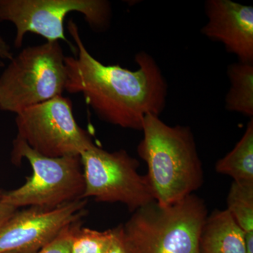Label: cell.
Returning <instances> with one entry per match:
<instances>
[{
	"instance_id": "6da1fadb",
	"label": "cell",
	"mask_w": 253,
	"mask_h": 253,
	"mask_svg": "<svg viewBox=\"0 0 253 253\" xmlns=\"http://www.w3.org/2000/svg\"><path fill=\"white\" fill-rule=\"evenodd\" d=\"M68 30L77 54L65 57V91L81 94L100 120L125 129L141 131L146 116H160L166 109L168 86L151 54L144 51L136 54V71L103 64L86 49L73 19Z\"/></svg>"
},
{
	"instance_id": "7a4b0ae2",
	"label": "cell",
	"mask_w": 253,
	"mask_h": 253,
	"mask_svg": "<svg viewBox=\"0 0 253 253\" xmlns=\"http://www.w3.org/2000/svg\"><path fill=\"white\" fill-rule=\"evenodd\" d=\"M141 131L137 153L147 166L146 176L154 201L163 206L174 204L202 186V162L189 126H169L150 114Z\"/></svg>"
},
{
	"instance_id": "3957f363",
	"label": "cell",
	"mask_w": 253,
	"mask_h": 253,
	"mask_svg": "<svg viewBox=\"0 0 253 253\" xmlns=\"http://www.w3.org/2000/svg\"><path fill=\"white\" fill-rule=\"evenodd\" d=\"M208 215L194 194L167 206L154 201L133 212L123 231L134 253H198Z\"/></svg>"
},
{
	"instance_id": "277c9868",
	"label": "cell",
	"mask_w": 253,
	"mask_h": 253,
	"mask_svg": "<svg viewBox=\"0 0 253 253\" xmlns=\"http://www.w3.org/2000/svg\"><path fill=\"white\" fill-rule=\"evenodd\" d=\"M23 159L31 164L32 175L18 189L0 193V202L17 209L24 206L52 209L83 199L85 186L81 156L46 157L16 136L11 162L18 166Z\"/></svg>"
},
{
	"instance_id": "5b68a950",
	"label": "cell",
	"mask_w": 253,
	"mask_h": 253,
	"mask_svg": "<svg viewBox=\"0 0 253 253\" xmlns=\"http://www.w3.org/2000/svg\"><path fill=\"white\" fill-rule=\"evenodd\" d=\"M65 57L59 42L21 50L0 76V110L16 115L63 95L67 78Z\"/></svg>"
},
{
	"instance_id": "8992f818",
	"label": "cell",
	"mask_w": 253,
	"mask_h": 253,
	"mask_svg": "<svg viewBox=\"0 0 253 253\" xmlns=\"http://www.w3.org/2000/svg\"><path fill=\"white\" fill-rule=\"evenodd\" d=\"M78 12L93 31H106L111 25L112 7L106 0H0V22L16 28L14 46L23 45L28 33L46 42L65 41L75 50L65 35L64 21L70 13Z\"/></svg>"
},
{
	"instance_id": "52a82bcc",
	"label": "cell",
	"mask_w": 253,
	"mask_h": 253,
	"mask_svg": "<svg viewBox=\"0 0 253 253\" xmlns=\"http://www.w3.org/2000/svg\"><path fill=\"white\" fill-rule=\"evenodd\" d=\"M84 179L83 199L121 203L133 212L154 201L139 163L124 149L109 152L93 143L81 154Z\"/></svg>"
},
{
	"instance_id": "ba28073f",
	"label": "cell",
	"mask_w": 253,
	"mask_h": 253,
	"mask_svg": "<svg viewBox=\"0 0 253 253\" xmlns=\"http://www.w3.org/2000/svg\"><path fill=\"white\" fill-rule=\"evenodd\" d=\"M15 122L16 136L46 157L81 156L94 143L76 122L71 100L63 95L25 109Z\"/></svg>"
},
{
	"instance_id": "9c48e42d",
	"label": "cell",
	"mask_w": 253,
	"mask_h": 253,
	"mask_svg": "<svg viewBox=\"0 0 253 253\" xmlns=\"http://www.w3.org/2000/svg\"><path fill=\"white\" fill-rule=\"evenodd\" d=\"M86 205V199H80L52 209L17 210L0 229V253L38 252L66 226L80 221Z\"/></svg>"
},
{
	"instance_id": "30bf717a",
	"label": "cell",
	"mask_w": 253,
	"mask_h": 253,
	"mask_svg": "<svg viewBox=\"0 0 253 253\" xmlns=\"http://www.w3.org/2000/svg\"><path fill=\"white\" fill-rule=\"evenodd\" d=\"M201 33L224 45L240 62L253 63V7L230 0H208Z\"/></svg>"
},
{
	"instance_id": "8fae6325",
	"label": "cell",
	"mask_w": 253,
	"mask_h": 253,
	"mask_svg": "<svg viewBox=\"0 0 253 253\" xmlns=\"http://www.w3.org/2000/svg\"><path fill=\"white\" fill-rule=\"evenodd\" d=\"M242 229L227 210L208 214L199 240L198 253H246Z\"/></svg>"
},
{
	"instance_id": "7c38bea8",
	"label": "cell",
	"mask_w": 253,
	"mask_h": 253,
	"mask_svg": "<svg viewBox=\"0 0 253 253\" xmlns=\"http://www.w3.org/2000/svg\"><path fill=\"white\" fill-rule=\"evenodd\" d=\"M231 86L225 98L226 110L253 118V63L238 62L228 66Z\"/></svg>"
},
{
	"instance_id": "4fadbf2b",
	"label": "cell",
	"mask_w": 253,
	"mask_h": 253,
	"mask_svg": "<svg viewBox=\"0 0 253 253\" xmlns=\"http://www.w3.org/2000/svg\"><path fill=\"white\" fill-rule=\"evenodd\" d=\"M216 172L237 182H253V118L234 149L216 163Z\"/></svg>"
},
{
	"instance_id": "5bb4252c",
	"label": "cell",
	"mask_w": 253,
	"mask_h": 253,
	"mask_svg": "<svg viewBox=\"0 0 253 253\" xmlns=\"http://www.w3.org/2000/svg\"><path fill=\"white\" fill-rule=\"evenodd\" d=\"M227 210L245 234L253 237V182L233 181L227 196Z\"/></svg>"
},
{
	"instance_id": "9a60e30c",
	"label": "cell",
	"mask_w": 253,
	"mask_h": 253,
	"mask_svg": "<svg viewBox=\"0 0 253 253\" xmlns=\"http://www.w3.org/2000/svg\"><path fill=\"white\" fill-rule=\"evenodd\" d=\"M113 237V229L104 231L82 227L80 221L73 226L71 253H106Z\"/></svg>"
},
{
	"instance_id": "2e32d148",
	"label": "cell",
	"mask_w": 253,
	"mask_h": 253,
	"mask_svg": "<svg viewBox=\"0 0 253 253\" xmlns=\"http://www.w3.org/2000/svg\"><path fill=\"white\" fill-rule=\"evenodd\" d=\"M76 222L66 226L54 239L35 253H71V237Z\"/></svg>"
},
{
	"instance_id": "e0dca14e",
	"label": "cell",
	"mask_w": 253,
	"mask_h": 253,
	"mask_svg": "<svg viewBox=\"0 0 253 253\" xmlns=\"http://www.w3.org/2000/svg\"><path fill=\"white\" fill-rule=\"evenodd\" d=\"M106 253H134L125 236L123 224L113 228L112 241Z\"/></svg>"
},
{
	"instance_id": "ac0fdd59",
	"label": "cell",
	"mask_w": 253,
	"mask_h": 253,
	"mask_svg": "<svg viewBox=\"0 0 253 253\" xmlns=\"http://www.w3.org/2000/svg\"><path fill=\"white\" fill-rule=\"evenodd\" d=\"M14 56V54L11 51V46L2 37L0 36V67L4 66L3 60L11 61Z\"/></svg>"
},
{
	"instance_id": "d6986e66",
	"label": "cell",
	"mask_w": 253,
	"mask_h": 253,
	"mask_svg": "<svg viewBox=\"0 0 253 253\" xmlns=\"http://www.w3.org/2000/svg\"><path fill=\"white\" fill-rule=\"evenodd\" d=\"M17 210L13 206L0 202V229Z\"/></svg>"
},
{
	"instance_id": "ffe728a7",
	"label": "cell",
	"mask_w": 253,
	"mask_h": 253,
	"mask_svg": "<svg viewBox=\"0 0 253 253\" xmlns=\"http://www.w3.org/2000/svg\"><path fill=\"white\" fill-rule=\"evenodd\" d=\"M1 253H25L23 252H20V251H8V252H4Z\"/></svg>"
},
{
	"instance_id": "44dd1931",
	"label": "cell",
	"mask_w": 253,
	"mask_h": 253,
	"mask_svg": "<svg viewBox=\"0 0 253 253\" xmlns=\"http://www.w3.org/2000/svg\"><path fill=\"white\" fill-rule=\"evenodd\" d=\"M0 200H1V194H0Z\"/></svg>"
}]
</instances>
